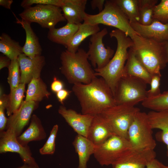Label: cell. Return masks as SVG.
<instances>
[{
	"label": "cell",
	"instance_id": "cell-23",
	"mask_svg": "<svg viewBox=\"0 0 168 168\" xmlns=\"http://www.w3.org/2000/svg\"><path fill=\"white\" fill-rule=\"evenodd\" d=\"M72 145L78 156L77 168H87V163L96 146L86 137L79 134L76 136Z\"/></svg>",
	"mask_w": 168,
	"mask_h": 168
},
{
	"label": "cell",
	"instance_id": "cell-37",
	"mask_svg": "<svg viewBox=\"0 0 168 168\" xmlns=\"http://www.w3.org/2000/svg\"><path fill=\"white\" fill-rule=\"evenodd\" d=\"M64 2V0H24L21 3V6L24 9L34 4L52 5L60 7Z\"/></svg>",
	"mask_w": 168,
	"mask_h": 168
},
{
	"label": "cell",
	"instance_id": "cell-40",
	"mask_svg": "<svg viewBox=\"0 0 168 168\" xmlns=\"http://www.w3.org/2000/svg\"><path fill=\"white\" fill-rule=\"evenodd\" d=\"M71 91L63 89L56 93V96L59 101L63 105L64 101L69 96Z\"/></svg>",
	"mask_w": 168,
	"mask_h": 168
},
{
	"label": "cell",
	"instance_id": "cell-4",
	"mask_svg": "<svg viewBox=\"0 0 168 168\" xmlns=\"http://www.w3.org/2000/svg\"><path fill=\"white\" fill-rule=\"evenodd\" d=\"M88 58L87 53L82 49H79L75 53L67 50L62 52L61 72L69 83L88 84L96 77Z\"/></svg>",
	"mask_w": 168,
	"mask_h": 168
},
{
	"label": "cell",
	"instance_id": "cell-29",
	"mask_svg": "<svg viewBox=\"0 0 168 168\" xmlns=\"http://www.w3.org/2000/svg\"><path fill=\"white\" fill-rule=\"evenodd\" d=\"M128 20L130 24L139 23L138 0H114Z\"/></svg>",
	"mask_w": 168,
	"mask_h": 168
},
{
	"label": "cell",
	"instance_id": "cell-12",
	"mask_svg": "<svg viewBox=\"0 0 168 168\" xmlns=\"http://www.w3.org/2000/svg\"><path fill=\"white\" fill-rule=\"evenodd\" d=\"M15 133L10 130L0 132V153L7 152L18 153L24 164H27L36 168H40L29 146H24L17 141Z\"/></svg>",
	"mask_w": 168,
	"mask_h": 168
},
{
	"label": "cell",
	"instance_id": "cell-33",
	"mask_svg": "<svg viewBox=\"0 0 168 168\" xmlns=\"http://www.w3.org/2000/svg\"><path fill=\"white\" fill-rule=\"evenodd\" d=\"M8 68L7 82L11 90L16 87L20 83L21 72L18 58L11 60Z\"/></svg>",
	"mask_w": 168,
	"mask_h": 168
},
{
	"label": "cell",
	"instance_id": "cell-22",
	"mask_svg": "<svg viewBox=\"0 0 168 168\" xmlns=\"http://www.w3.org/2000/svg\"><path fill=\"white\" fill-rule=\"evenodd\" d=\"M16 18V22L21 25L26 33L25 42L23 46V53L30 58L41 55L42 48L38 38L31 27V24L23 20Z\"/></svg>",
	"mask_w": 168,
	"mask_h": 168
},
{
	"label": "cell",
	"instance_id": "cell-21",
	"mask_svg": "<svg viewBox=\"0 0 168 168\" xmlns=\"http://www.w3.org/2000/svg\"><path fill=\"white\" fill-rule=\"evenodd\" d=\"M132 47L128 51L124 76L137 78L142 80L147 84H150L152 75L137 58Z\"/></svg>",
	"mask_w": 168,
	"mask_h": 168
},
{
	"label": "cell",
	"instance_id": "cell-31",
	"mask_svg": "<svg viewBox=\"0 0 168 168\" xmlns=\"http://www.w3.org/2000/svg\"><path fill=\"white\" fill-rule=\"evenodd\" d=\"M138 1L139 23L143 25H148L153 21L154 9L158 0H138Z\"/></svg>",
	"mask_w": 168,
	"mask_h": 168
},
{
	"label": "cell",
	"instance_id": "cell-16",
	"mask_svg": "<svg viewBox=\"0 0 168 168\" xmlns=\"http://www.w3.org/2000/svg\"><path fill=\"white\" fill-rule=\"evenodd\" d=\"M58 112L77 134L87 138L88 132L94 116L78 113L63 105L59 106Z\"/></svg>",
	"mask_w": 168,
	"mask_h": 168
},
{
	"label": "cell",
	"instance_id": "cell-25",
	"mask_svg": "<svg viewBox=\"0 0 168 168\" xmlns=\"http://www.w3.org/2000/svg\"><path fill=\"white\" fill-rule=\"evenodd\" d=\"M100 31L99 25H91L83 23L79 25L78 30L71 38L66 48L67 50L72 53H76L81 43L89 36Z\"/></svg>",
	"mask_w": 168,
	"mask_h": 168
},
{
	"label": "cell",
	"instance_id": "cell-43",
	"mask_svg": "<svg viewBox=\"0 0 168 168\" xmlns=\"http://www.w3.org/2000/svg\"><path fill=\"white\" fill-rule=\"evenodd\" d=\"M11 60L7 56H1L0 57V70L5 67H9Z\"/></svg>",
	"mask_w": 168,
	"mask_h": 168
},
{
	"label": "cell",
	"instance_id": "cell-14",
	"mask_svg": "<svg viewBox=\"0 0 168 168\" xmlns=\"http://www.w3.org/2000/svg\"><path fill=\"white\" fill-rule=\"evenodd\" d=\"M38 106V102L23 101L19 108L7 118L6 130H12L17 137L19 136L28 124L33 111Z\"/></svg>",
	"mask_w": 168,
	"mask_h": 168
},
{
	"label": "cell",
	"instance_id": "cell-7",
	"mask_svg": "<svg viewBox=\"0 0 168 168\" xmlns=\"http://www.w3.org/2000/svg\"><path fill=\"white\" fill-rule=\"evenodd\" d=\"M147 84L135 77L124 76L119 81L114 98L117 105L134 106L147 98Z\"/></svg>",
	"mask_w": 168,
	"mask_h": 168
},
{
	"label": "cell",
	"instance_id": "cell-41",
	"mask_svg": "<svg viewBox=\"0 0 168 168\" xmlns=\"http://www.w3.org/2000/svg\"><path fill=\"white\" fill-rule=\"evenodd\" d=\"M105 2L104 0H92L90 1L91 8L93 10L98 8L100 12L103 9Z\"/></svg>",
	"mask_w": 168,
	"mask_h": 168
},
{
	"label": "cell",
	"instance_id": "cell-44",
	"mask_svg": "<svg viewBox=\"0 0 168 168\" xmlns=\"http://www.w3.org/2000/svg\"><path fill=\"white\" fill-rule=\"evenodd\" d=\"M13 2L12 0H0V5L6 9H10Z\"/></svg>",
	"mask_w": 168,
	"mask_h": 168
},
{
	"label": "cell",
	"instance_id": "cell-38",
	"mask_svg": "<svg viewBox=\"0 0 168 168\" xmlns=\"http://www.w3.org/2000/svg\"><path fill=\"white\" fill-rule=\"evenodd\" d=\"M161 76V74L152 76L150 84L151 87L149 90L147 91V98L155 97L159 96L161 93L160 88Z\"/></svg>",
	"mask_w": 168,
	"mask_h": 168
},
{
	"label": "cell",
	"instance_id": "cell-19",
	"mask_svg": "<svg viewBox=\"0 0 168 168\" xmlns=\"http://www.w3.org/2000/svg\"><path fill=\"white\" fill-rule=\"evenodd\" d=\"M87 0H64L60 7L67 23L80 24L84 21Z\"/></svg>",
	"mask_w": 168,
	"mask_h": 168
},
{
	"label": "cell",
	"instance_id": "cell-24",
	"mask_svg": "<svg viewBox=\"0 0 168 168\" xmlns=\"http://www.w3.org/2000/svg\"><path fill=\"white\" fill-rule=\"evenodd\" d=\"M80 24L67 23L62 27L49 30L47 37L50 41L66 47L78 29Z\"/></svg>",
	"mask_w": 168,
	"mask_h": 168
},
{
	"label": "cell",
	"instance_id": "cell-11",
	"mask_svg": "<svg viewBox=\"0 0 168 168\" xmlns=\"http://www.w3.org/2000/svg\"><path fill=\"white\" fill-rule=\"evenodd\" d=\"M108 33L105 28L92 35L90 39L89 49L87 52L88 60L96 68L101 69L109 63L114 54V50L110 47L105 48L103 43V38Z\"/></svg>",
	"mask_w": 168,
	"mask_h": 168
},
{
	"label": "cell",
	"instance_id": "cell-39",
	"mask_svg": "<svg viewBox=\"0 0 168 168\" xmlns=\"http://www.w3.org/2000/svg\"><path fill=\"white\" fill-rule=\"evenodd\" d=\"M63 82L55 77L51 85V88L52 91L57 93L60 90L63 89Z\"/></svg>",
	"mask_w": 168,
	"mask_h": 168
},
{
	"label": "cell",
	"instance_id": "cell-2",
	"mask_svg": "<svg viewBox=\"0 0 168 168\" xmlns=\"http://www.w3.org/2000/svg\"><path fill=\"white\" fill-rule=\"evenodd\" d=\"M109 35L117 40L115 52L105 67L100 69L95 68L94 70L96 76H100L104 79L114 97L118 83L124 76L125 63L128 57V49L133 46V42L129 37L118 29L113 30Z\"/></svg>",
	"mask_w": 168,
	"mask_h": 168
},
{
	"label": "cell",
	"instance_id": "cell-15",
	"mask_svg": "<svg viewBox=\"0 0 168 168\" xmlns=\"http://www.w3.org/2000/svg\"><path fill=\"white\" fill-rule=\"evenodd\" d=\"M20 72V83L29 84L34 78L40 77L45 61L44 57L39 55L30 58L23 53L18 58Z\"/></svg>",
	"mask_w": 168,
	"mask_h": 168
},
{
	"label": "cell",
	"instance_id": "cell-36",
	"mask_svg": "<svg viewBox=\"0 0 168 168\" xmlns=\"http://www.w3.org/2000/svg\"><path fill=\"white\" fill-rule=\"evenodd\" d=\"M8 95L3 93L2 87L0 89V132L6 130L7 118L5 115V110L7 105Z\"/></svg>",
	"mask_w": 168,
	"mask_h": 168
},
{
	"label": "cell",
	"instance_id": "cell-18",
	"mask_svg": "<svg viewBox=\"0 0 168 168\" xmlns=\"http://www.w3.org/2000/svg\"><path fill=\"white\" fill-rule=\"evenodd\" d=\"M114 134L100 114L94 116L89 129L87 138L95 145L99 146Z\"/></svg>",
	"mask_w": 168,
	"mask_h": 168
},
{
	"label": "cell",
	"instance_id": "cell-20",
	"mask_svg": "<svg viewBox=\"0 0 168 168\" xmlns=\"http://www.w3.org/2000/svg\"><path fill=\"white\" fill-rule=\"evenodd\" d=\"M29 125L27 129L16 137L19 142L26 146L33 141H40L45 139L47 134L40 119L35 114L32 115Z\"/></svg>",
	"mask_w": 168,
	"mask_h": 168
},
{
	"label": "cell",
	"instance_id": "cell-1",
	"mask_svg": "<svg viewBox=\"0 0 168 168\" xmlns=\"http://www.w3.org/2000/svg\"><path fill=\"white\" fill-rule=\"evenodd\" d=\"M72 89L80 103L82 114L95 116L117 105L112 90L101 77H96L88 84H74Z\"/></svg>",
	"mask_w": 168,
	"mask_h": 168
},
{
	"label": "cell",
	"instance_id": "cell-17",
	"mask_svg": "<svg viewBox=\"0 0 168 168\" xmlns=\"http://www.w3.org/2000/svg\"><path fill=\"white\" fill-rule=\"evenodd\" d=\"M130 25L138 35L144 38L162 43L168 41V22L164 24L153 20L148 25H143L138 22Z\"/></svg>",
	"mask_w": 168,
	"mask_h": 168
},
{
	"label": "cell",
	"instance_id": "cell-10",
	"mask_svg": "<svg viewBox=\"0 0 168 168\" xmlns=\"http://www.w3.org/2000/svg\"><path fill=\"white\" fill-rule=\"evenodd\" d=\"M131 148L127 139L114 135L101 144L96 146L93 155L100 165H112Z\"/></svg>",
	"mask_w": 168,
	"mask_h": 168
},
{
	"label": "cell",
	"instance_id": "cell-3",
	"mask_svg": "<svg viewBox=\"0 0 168 168\" xmlns=\"http://www.w3.org/2000/svg\"><path fill=\"white\" fill-rule=\"evenodd\" d=\"M133 42L132 47L135 55L152 76L161 74L167 63L164 43L144 38L137 34L130 38Z\"/></svg>",
	"mask_w": 168,
	"mask_h": 168
},
{
	"label": "cell",
	"instance_id": "cell-5",
	"mask_svg": "<svg viewBox=\"0 0 168 168\" xmlns=\"http://www.w3.org/2000/svg\"><path fill=\"white\" fill-rule=\"evenodd\" d=\"M83 23L91 25L102 24L112 26L123 31L130 38L137 34L114 0L105 1L103 9L98 14L90 15L86 13Z\"/></svg>",
	"mask_w": 168,
	"mask_h": 168
},
{
	"label": "cell",
	"instance_id": "cell-27",
	"mask_svg": "<svg viewBox=\"0 0 168 168\" xmlns=\"http://www.w3.org/2000/svg\"><path fill=\"white\" fill-rule=\"evenodd\" d=\"M147 114L152 129L161 130L162 140L166 145L168 151V111L152 110Z\"/></svg>",
	"mask_w": 168,
	"mask_h": 168
},
{
	"label": "cell",
	"instance_id": "cell-42",
	"mask_svg": "<svg viewBox=\"0 0 168 168\" xmlns=\"http://www.w3.org/2000/svg\"><path fill=\"white\" fill-rule=\"evenodd\" d=\"M146 168H168V166L164 165L157 159H154L148 164Z\"/></svg>",
	"mask_w": 168,
	"mask_h": 168
},
{
	"label": "cell",
	"instance_id": "cell-30",
	"mask_svg": "<svg viewBox=\"0 0 168 168\" xmlns=\"http://www.w3.org/2000/svg\"><path fill=\"white\" fill-rule=\"evenodd\" d=\"M26 84L20 83L16 88L10 90L8 94L7 114L9 116L20 107L22 102L25 91Z\"/></svg>",
	"mask_w": 168,
	"mask_h": 168
},
{
	"label": "cell",
	"instance_id": "cell-8",
	"mask_svg": "<svg viewBox=\"0 0 168 168\" xmlns=\"http://www.w3.org/2000/svg\"><path fill=\"white\" fill-rule=\"evenodd\" d=\"M147 114L140 111L135 115L128 131V139L132 148L154 150L156 143Z\"/></svg>",
	"mask_w": 168,
	"mask_h": 168
},
{
	"label": "cell",
	"instance_id": "cell-45",
	"mask_svg": "<svg viewBox=\"0 0 168 168\" xmlns=\"http://www.w3.org/2000/svg\"><path fill=\"white\" fill-rule=\"evenodd\" d=\"M164 45L168 63V41L164 43Z\"/></svg>",
	"mask_w": 168,
	"mask_h": 168
},
{
	"label": "cell",
	"instance_id": "cell-28",
	"mask_svg": "<svg viewBox=\"0 0 168 168\" xmlns=\"http://www.w3.org/2000/svg\"><path fill=\"white\" fill-rule=\"evenodd\" d=\"M0 52L12 60L17 59L23 53V47L8 35L3 33L0 36Z\"/></svg>",
	"mask_w": 168,
	"mask_h": 168
},
{
	"label": "cell",
	"instance_id": "cell-26",
	"mask_svg": "<svg viewBox=\"0 0 168 168\" xmlns=\"http://www.w3.org/2000/svg\"><path fill=\"white\" fill-rule=\"evenodd\" d=\"M51 95L46 84L40 77L34 78L28 84L24 101L38 102L44 98H48Z\"/></svg>",
	"mask_w": 168,
	"mask_h": 168
},
{
	"label": "cell",
	"instance_id": "cell-13",
	"mask_svg": "<svg viewBox=\"0 0 168 168\" xmlns=\"http://www.w3.org/2000/svg\"><path fill=\"white\" fill-rule=\"evenodd\" d=\"M156 157L154 150L131 148L112 166V168H145Z\"/></svg>",
	"mask_w": 168,
	"mask_h": 168
},
{
	"label": "cell",
	"instance_id": "cell-34",
	"mask_svg": "<svg viewBox=\"0 0 168 168\" xmlns=\"http://www.w3.org/2000/svg\"><path fill=\"white\" fill-rule=\"evenodd\" d=\"M57 124L54 125L50 133L49 138L43 146L39 149L42 155H53L55 150V140L58 130Z\"/></svg>",
	"mask_w": 168,
	"mask_h": 168
},
{
	"label": "cell",
	"instance_id": "cell-9",
	"mask_svg": "<svg viewBox=\"0 0 168 168\" xmlns=\"http://www.w3.org/2000/svg\"><path fill=\"white\" fill-rule=\"evenodd\" d=\"M61 7L49 5H36L24 9L19 14L21 19L31 23L36 22L43 28H55L60 22L66 21Z\"/></svg>",
	"mask_w": 168,
	"mask_h": 168
},
{
	"label": "cell",
	"instance_id": "cell-6",
	"mask_svg": "<svg viewBox=\"0 0 168 168\" xmlns=\"http://www.w3.org/2000/svg\"><path fill=\"white\" fill-rule=\"evenodd\" d=\"M140 111L134 106L117 105L105 110L100 114L114 135L128 139V128L135 115Z\"/></svg>",
	"mask_w": 168,
	"mask_h": 168
},
{
	"label": "cell",
	"instance_id": "cell-35",
	"mask_svg": "<svg viewBox=\"0 0 168 168\" xmlns=\"http://www.w3.org/2000/svg\"><path fill=\"white\" fill-rule=\"evenodd\" d=\"M152 19L164 24L168 22V0H161L155 6Z\"/></svg>",
	"mask_w": 168,
	"mask_h": 168
},
{
	"label": "cell",
	"instance_id": "cell-46",
	"mask_svg": "<svg viewBox=\"0 0 168 168\" xmlns=\"http://www.w3.org/2000/svg\"><path fill=\"white\" fill-rule=\"evenodd\" d=\"M16 168H36L35 167L31 166L27 164H24Z\"/></svg>",
	"mask_w": 168,
	"mask_h": 168
},
{
	"label": "cell",
	"instance_id": "cell-32",
	"mask_svg": "<svg viewBox=\"0 0 168 168\" xmlns=\"http://www.w3.org/2000/svg\"><path fill=\"white\" fill-rule=\"evenodd\" d=\"M142 105L153 111H168V90L157 96L147 98L142 102Z\"/></svg>",
	"mask_w": 168,
	"mask_h": 168
}]
</instances>
